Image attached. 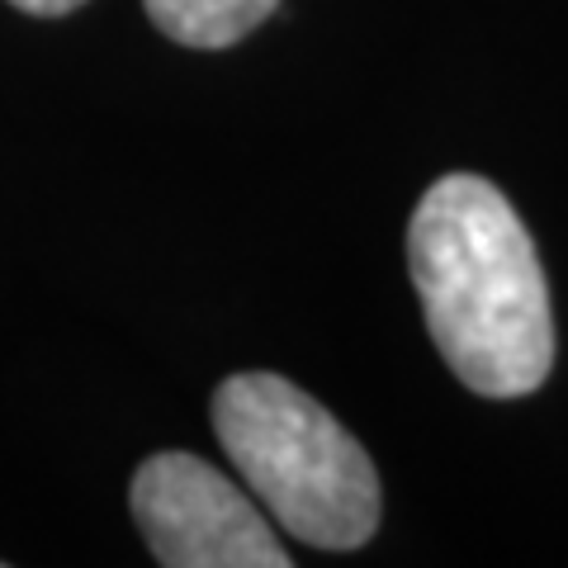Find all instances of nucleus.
I'll list each match as a JSON object with an SVG mask.
<instances>
[{
  "label": "nucleus",
  "mask_w": 568,
  "mask_h": 568,
  "mask_svg": "<svg viewBox=\"0 0 568 568\" xmlns=\"http://www.w3.org/2000/svg\"><path fill=\"white\" fill-rule=\"evenodd\" d=\"M426 327L455 379L484 398H526L555 365V313L526 223L484 175L455 171L407 223Z\"/></svg>",
  "instance_id": "obj_1"
},
{
  "label": "nucleus",
  "mask_w": 568,
  "mask_h": 568,
  "mask_svg": "<svg viewBox=\"0 0 568 568\" xmlns=\"http://www.w3.org/2000/svg\"><path fill=\"white\" fill-rule=\"evenodd\" d=\"M213 432L246 493L313 549H361L379 530V474L342 422L298 384L252 369L213 394Z\"/></svg>",
  "instance_id": "obj_2"
},
{
  "label": "nucleus",
  "mask_w": 568,
  "mask_h": 568,
  "mask_svg": "<svg viewBox=\"0 0 568 568\" xmlns=\"http://www.w3.org/2000/svg\"><path fill=\"white\" fill-rule=\"evenodd\" d=\"M133 521L166 568H290L265 511L200 455L166 450L133 474Z\"/></svg>",
  "instance_id": "obj_3"
},
{
  "label": "nucleus",
  "mask_w": 568,
  "mask_h": 568,
  "mask_svg": "<svg viewBox=\"0 0 568 568\" xmlns=\"http://www.w3.org/2000/svg\"><path fill=\"white\" fill-rule=\"evenodd\" d=\"M148 20L185 48H233L261 20H271L280 0H142Z\"/></svg>",
  "instance_id": "obj_4"
},
{
  "label": "nucleus",
  "mask_w": 568,
  "mask_h": 568,
  "mask_svg": "<svg viewBox=\"0 0 568 568\" xmlns=\"http://www.w3.org/2000/svg\"><path fill=\"white\" fill-rule=\"evenodd\" d=\"M10 6L24 14H39V20H58V14H71L77 6H85V0H10Z\"/></svg>",
  "instance_id": "obj_5"
}]
</instances>
